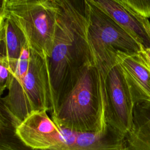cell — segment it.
<instances>
[{"instance_id":"1","label":"cell","mask_w":150,"mask_h":150,"mask_svg":"<svg viewBox=\"0 0 150 150\" xmlns=\"http://www.w3.org/2000/svg\"><path fill=\"white\" fill-rule=\"evenodd\" d=\"M51 56L47 59L52 115L71 90L84 69L92 63L84 1L57 0Z\"/></svg>"},{"instance_id":"2","label":"cell","mask_w":150,"mask_h":150,"mask_svg":"<svg viewBox=\"0 0 150 150\" xmlns=\"http://www.w3.org/2000/svg\"><path fill=\"white\" fill-rule=\"evenodd\" d=\"M106 76L93 63L84 69L71 90L52 115L58 127L83 133H99L107 128Z\"/></svg>"},{"instance_id":"3","label":"cell","mask_w":150,"mask_h":150,"mask_svg":"<svg viewBox=\"0 0 150 150\" xmlns=\"http://www.w3.org/2000/svg\"><path fill=\"white\" fill-rule=\"evenodd\" d=\"M59 10L57 0H2L0 16L9 18L21 30L30 50L49 59Z\"/></svg>"},{"instance_id":"4","label":"cell","mask_w":150,"mask_h":150,"mask_svg":"<svg viewBox=\"0 0 150 150\" xmlns=\"http://www.w3.org/2000/svg\"><path fill=\"white\" fill-rule=\"evenodd\" d=\"M88 42L92 63L107 74L116 63L118 52L139 53L142 47L124 29L90 0H86Z\"/></svg>"},{"instance_id":"5","label":"cell","mask_w":150,"mask_h":150,"mask_svg":"<svg viewBox=\"0 0 150 150\" xmlns=\"http://www.w3.org/2000/svg\"><path fill=\"white\" fill-rule=\"evenodd\" d=\"M18 125L1 107L0 150H128L125 137L107 124L99 133L78 132L60 127L62 136L57 143L43 149L26 146L16 134Z\"/></svg>"},{"instance_id":"6","label":"cell","mask_w":150,"mask_h":150,"mask_svg":"<svg viewBox=\"0 0 150 150\" xmlns=\"http://www.w3.org/2000/svg\"><path fill=\"white\" fill-rule=\"evenodd\" d=\"M7 90V94L1 100V105L18 124L33 112L50 111L47 59L30 50L26 77L21 84L9 86Z\"/></svg>"},{"instance_id":"7","label":"cell","mask_w":150,"mask_h":150,"mask_svg":"<svg viewBox=\"0 0 150 150\" xmlns=\"http://www.w3.org/2000/svg\"><path fill=\"white\" fill-rule=\"evenodd\" d=\"M105 90L106 123L126 137L132 127L135 104L128 84L117 63L107 74Z\"/></svg>"},{"instance_id":"8","label":"cell","mask_w":150,"mask_h":150,"mask_svg":"<svg viewBox=\"0 0 150 150\" xmlns=\"http://www.w3.org/2000/svg\"><path fill=\"white\" fill-rule=\"evenodd\" d=\"M16 134L28 147L43 149L56 144L60 128L47 114V111L33 112L16 127Z\"/></svg>"},{"instance_id":"9","label":"cell","mask_w":150,"mask_h":150,"mask_svg":"<svg viewBox=\"0 0 150 150\" xmlns=\"http://www.w3.org/2000/svg\"><path fill=\"white\" fill-rule=\"evenodd\" d=\"M132 36L144 49H150V22L119 0H90Z\"/></svg>"},{"instance_id":"10","label":"cell","mask_w":150,"mask_h":150,"mask_svg":"<svg viewBox=\"0 0 150 150\" xmlns=\"http://www.w3.org/2000/svg\"><path fill=\"white\" fill-rule=\"evenodd\" d=\"M116 62L128 84L134 104L143 101L150 102V70L139 53L118 52Z\"/></svg>"},{"instance_id":"11","label":"cell","mask_w":150,"mask_h":150,"mask_svg":"<svg viewBox=\"0 0 150 150\" xmlns=\"http://www.w3.org/2000/svg\"><path fill=\"white\" fill-rule=\"evenodd\" d=\"M125 139L128 150H150L149 101H139L135 104L132 127Z\"/></svg>"},{"instance_id":"12","label":"cell","mask_w":150,"mask_h":150,"mask_svg":"<svg viewBox=\"0 0 150 150\" xmlns=\"http://www.w3.org/2000/svg\"><path fill=\"white\" fill-rule=\"evenodd\" d=\"M1 56L17 60L27 43L21 30L9 18L0 16Z\"/></svg>"},{"instance_id":"13","label":"cell","mask_w":150,"mask_h":150,"mask_svg":"<svg viewBox=\"0 0 150 150\" xmlns=\"http://www.w3.org/2000/svg\"><path fill=\"white\" fill-rule=\"evenodd\" d=\"M17 60L10 61L5 56H0V91L1 95L8 89Z\"/></svg>"},{"instance_id":"14","label":"cell","mask_w":150,"mask_h":150,"mask_svg":"<svg viewBox=\"0 0 150 150\" xmlns=\"http://www.w3.org/2000/svg\"><path fill=\"white\" fill-rule=\"evenodd\" d=\"M119 1L138 14L150 18V0H119Z\"/></svg>"},{"instance_id":"15","label":"cell","mask_w":150,"mask_h":150,"mask_svg":"<svg viewBox=\"0 0 150 150\" xmlns=\"http://www.w3.org/2000/svg\"><path fill=\"white\" fill-rule=\"evenodd\" d=\"M139 54L145 66L150 70V49L143 50Z\"/></svg>"}]
</instances>
